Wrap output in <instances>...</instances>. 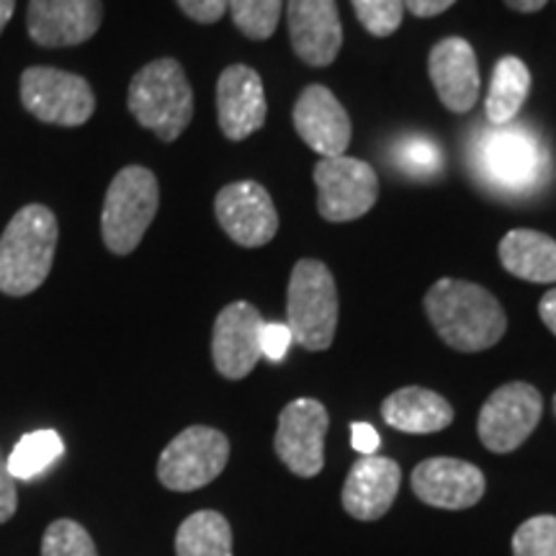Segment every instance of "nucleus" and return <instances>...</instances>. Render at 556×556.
Instances as JSON below:
<instances>
[{
  "instance_id": "0eeeda50",
  "label": "nucleus",
  "mask_w": 556,
  "mask_h": 556,
  "mask_svg": "<svg viewBox=\"0 0 556 556\" xmlns=\"http://www.w3.org/2000/svg\"><path fill=\"white\" fill-rule=\"evenodd\" d=\"M229 441L217 428L191 426L173 438L157 462L160 484L173 492H193L212 484L227 467Z\"/></svg>"
},
{
  "instance_id": "b1692460",
  "label": "nucleus",
  "mask_w": 556,
  "mask_h": 556,
  "mask_svg": "<svg viewBox=\"0 0 556 556\" xmlns=\"http://www.w3.org/2000/svg\"><path fill=\"white\" fill-rule=\"evenodd\" d=\"M176 556H232V528L217 510H199L180 523Z\"/></svg>"
},
{
  "instance_id": "a211bd4d",
  "label": "nucleus",
  "mask_w": 556,
  "mask_h": 556,
  "mask_svg": "<svg viewBox=\"0 0 556 556\" xmlns=\"http://www.w3.org/2000/svg\"><path fill=\"white\" fill-rule=\"evenodd\" d=\"M294 127L299 137L309 144L317 155L338 157L345 155L351 144V116L343 109L330 88L309 86L302 90L294 106Z\"/></svg>"
},
{
  "instance_id": "58836bf2",
  "label": "nucleus",
  "mask_w": 556,
  "mask_h": 556,
  "mask_svg": "<svg viewBox=\"0 0 556 556\" xmlns=\"http://www.w3.org/2000/svg\"><path fill=\"white\" fill-rule=\"evenodd\" d=\"M554 415H556V397H554Z\"/></svg>"
},
{
  "instance_id": "4c0bfd02",
  "label": "nucleus",
  "mask_w": 556,
  "mask_h": 556,
  "mask_svg": "<svg viewBox=\"0 0 556 556\" xmlns=\"http://www.w3.org/2000/svg\"><path fill=\"white\" fill-rule=\"evenodd\" d=\"M13 9H16V0H0V34H3L5 26H9Z\"/></svg>"
},
{
  "instance_id": "6ab92c4d",
  "label": "nucleus",
  "mask_w": 556,
  "mask_h": 556,
  "mask_svg": "<svg viewBox=\"0 0 556 556\" xmlns=\"http://www.w3.org/2000/svg\"><path fill=\"white\" fill-rule=\"evenodd\" d=\"M428 73L443 106L454 114H467L479 99V65L471 45L462 37H448L430 50Z\"/></svg>"
},
{
  "instance_id": "412c9836",
  "label": "nucleus",
  "mask_w": 556,
  "mask_h": 556,
  "mask_svg": "<svg viewBox=\"0 0 556 556\" xmlns=\"http://www.w3.org/2000/svg\"><path fill=\"white\" fill-rule=\"evenodd\" d=\"M381 417L387 426L402 430V433H438L454 422V407L446 397L430 392L426 387H405L389 394L381 405Z\"/></svg>"
},
{
  "instance_id": "423d86ee",
  "label": "nucleus",
  "mask_w": 556,
  "mask_h": 556,
  "mask_svg": "<svg viewBox=\"0 0 556 556\" xmlns=\"http://www.w3.org/2000/svg\"><path fill=\"white\" fill-rule=\"evenodd\" d=\"M475 168L497 191L523 193L544 178L546 152L531 131L503 124L477 135Z\"/></svg>"
},
{
  "instance_id": "5701e85b",
  "label": "nucleus",
  "mask_w": 556,
  "mask_h": 556,
  "mask_svg": "<svg viewBox=\"0 0 556 556\" xmlns=\"http://www.w3.org/2000/svg\"><path fill=\"white\" fill-rule=\"evenodd\" d=\"M528 90H531V73H528L526 62L518 58L500 60L492 73L490 93L484 103L486 119L492 127H503L516 119L528 99Z\"/></svg>"
},
{
  "instance_id": "473e14b6",
  "label": "nucleus",
  "mask_w": 556,
  "mask_h": 556,
  "mask_svg": "<svg viewBox=\"0 0 556 556\" xmlns=\"http://www.w3.org/2000/svg\"><path fill=\"white\" fill-rule=\"evenodd\" d=\"M16 505H18L16 479L11 477L3 451H0V523H5V520L13 518Z\"/></svg>"
},
{
  "instance_id": "f704fd0d",
  "label": "nucleus",
  "mask_w": 556,
  "mask_h": 556,
  "mask_svg": "<svg viewBox=\"0 0 556 556\" xmlns=\"http://www.w3.org/2000/svg\"><path fill=\"white\" fill-rule=\"evenodd\" d=\"M456 0H405V11L415 13L420 18H430L438 16V13L448 11Z\"/></svg>"
},
{
  "instance_id": "9b49d317",
  "label": "nucleus",
  "mask_w": 556,
  "mask_h": 556,
  "mask_svg": "<svg viewBox=\"0 0 556 556\" xmlns=\"http://www.w3.org/2000/svg\"><path fill=\"white\" fill-rule=\"evenodd\" d=\"M330 417L323 402L294 400L278 415L276 454L296 477H317L325 467V435Z\"/></svg>"
},
{
  "instance_id": "7c9ffc66",
  "label": "nucleus",
  "mask_w": 556,
  "mask_h": 556,
  "mask_svg": "<svg viewBox=\"0 0 556 556\" xmlns=\"http://www.w3.org/2000/svg\"><path fill=\"white\" fill-rule=\"evenodd\" d=\"M291 343H294V338H291L289 325H283V323H266V325H263V330H261V353L268 361H274V364H278V361H283V356H287V351H289Z\"/></svg>"
},
{
  "instance_id": "dca6fc26",
  "label": "nucleus",
  "mask_w": 556,
  "mask_h": 556,
  "mask_svg": "<svg viewBox=\"0 0 556 556\" xmlns=\"http://www.w3.org/2000/svg\"><path fill=\"white\" fill-rule=\"evenodd\" d=\"M289 39L294 52L312 67H328L343 47L336 0H289Z\"/></svg>"
},
{
  "instance_id": "9d476101",
  "label": "nucleus",
  "mask_w": 556,
  "mask_h": 556,
  "mask_svg": "<svg viewBox=\"0 0 556 556\" xmlns=\"http://www.w3.org/2000/svg\"><path fill=\"white\" fill-rule=\"evenodd\" d=\"M317 208L328 222H351L377 204L379 178L358 157H323L315 165Z\"/></svg>"
},
{
  "instance_id": "72a5a7b5",
  "label": "nucleus",
  "mask_w": 556,
  "mask_h": 556,
  "mask_svg": "<svg viewBox=\"0 0 556 556\" xmlns=\"http://www.w3.org/2000/svg\"><path fill=\"white\" fill-rule=\"evenodd\" d=\"M351 441H353V448H356L358 454L374 456L379 451L381 438H379L377 430L368 426V422H353V426H351Z\"/></svg>"
},
{
  "instance_id": "a878e982",
  "label": "nucleus",
  "mask_w": 556,
  "mask_h": 556,
  "mask_svg": "<svg viewBox=\"0 0 556 556\" xmlns=\"http://www.w3.org/2000/svg\"><path fill=\"white\" fill-rule=\"evenodd\" d=\"M227 11L232 13L235 26L248 39H268L281 18L283 0H229Z\"/></svg>"
},
{
  "instance_id": "cd10ccee",
  "label": "nucleus",
  "mask_w": 556,
  "mask_h": 556,
  "mask_svg": "<svg viewBox=\"0 0 556 556\" xmlns=\"http://www.w3.org/2000/svg\"><path fill=\"white\" fill-rule=\"evenodd\" d=\"M394 163L413 178H433L443 168V152L433 139L409 137L394 148Z\"/></svg>"
},
{
  "instance_id": "c85d7f7f",
  "label": "nucleus",
  "mask_w": 556,
  "mask_h": 556,
  "mask_svg": "<svg viewBox=\"0 0 556 556\" xmlns=\"http://www.w3.org/2000/svg\"><path fill=\"white\" fill-rule=\"evenodd\" d=\"M513 556H556V518L536 516L513 533Z\"/></svg>"
},
{
  "instance_id": "bb28decb",
  "label": "nucleus",
  "mask_w": 556,
  "mask_h": 556,
  "mask_svg": "<svg viewBox=\"0 0 556 556\" xmlns=\"http://www.w3.org/2000/svg\"><path fill=\"white\" fill-rule=\"evenodd\" d=\"M41 556H99V552L86 528L70 518H60L45 531Z\"/></svg>"
},
{
  "instance_id": "f03ea898",
  "label": "nucleus",
  "mask_w": 556,
  "mask_h": 556,
  "mask_svg": "<svg viewBox=\"0 0 556 556\" xmlns=\"http://www.w3.org/2000/svg\"><path fill=\"white\" fill-rule=\"evenodd\" d=\"M60 227L50 206L26 204L0 235V291L29 296L50 276Z\"/></svg>"
},
{
  "instance_id": "7ed1b4c3",
  "label": "nucleus",
  "mask_w": 556,
  "mask_h": 556,
  "mask_svg": "<svg viewBox=\"0 0 556 556\" xmlns=\"http://www.w3.org/2000/svg\"><path fill=\"white\" fill-rule=\"evenodd\" d=\"M131 116L163 142H176L193 119V90L178 60L144 65L129 83Z\"/></svg>"
},
{
  "instance_id": "aec40b11",
  "label": "nucleus",
  "mask_w": 556,
  "mask_h": 556,
  "mask_svg": "<svg viewBox=\"0 0 556 556\" xmlns=\"http://www.w3.org/2000/svg\"><path fill=\"white\" fill-rule=\"evenodd\" d=\"M402 469L387 456H361L348 471L343 486V507L356 520L384 518L397 500Z\"/></svg>"
},
{
  "instance_id": "4468645a",
  "label": "nucleus",
  "mask_w": 556,
  "mask_h": 556,
  "mask_svg": "<svg viewBox=\"0 0 556 556\" xmlns=\"http://www.w3.org/2000/svg\"><path fill=\"white\" fill-rule=\"evenodd\" d=\"M101 0H29L26 26L39 47H75L101 29Z\"/></svg>"
},
{
  "instance_id": "f3484780",
  "label": "nucleus",
  "mask_w": 556,
  "mask_h": 556,
  "mask_svg": "<svg viewBox=\"0 0 556 556\" xmlns=\"http://www.w3.org/2000/svg\"><path fill=\"white\" fill-rule=\"evenodd\" d=\"M219 129L227 139L240 142L266 124L268 103L261 75L248 65H229L217 83Z\"/></svg>"
},
{
  "instance_id": "39448f33",
  "label": "nucleus",
  "mask_w": 556,
  "mask_h": 556,
  "mask_svg": "<svg viewBox=\"0 0 556 556\" xmlns=\"http://www.w3.org/2000/svg\"><path fill=\"white\" fill-rule=\"evenodd\" d=\"M160 186L155 173L127 165L111 180L101 212L103 245L116 255H129L142 242L157 214Z\"/></svg>"
},
{
  "instance_id": "1a4fd4ad",
  "label": "nucleus",
  "mask_w": 556,
  "mask_h": 556,
  "mask_svg": "<svg viewBox=\"0 0 556 556\" xmlns=\"http://www.w3.org/2000/svg\"><path fill=\"white\" fill-rule=\"evenodd\" d=\"M544 413L539 389L526 381H510L486 397L479 409L477 433L492 454H510L523 446Z\"/></svg>"
},
{
  "instance_id": "2eb2a0df",
  "label": "nucleus",
  "mask_w": 556,
  "mask_h": 556,
  "mask_svg": "<svg viewBox=\"0 0 556 556\" xmlns=\"http://www.w3.org/2000/svg\"><path fill=\"white\" fill-rule=\"evenodd\" d=\"M413 492L426 505L441 510H464L484 495V475L462 458H426L413 471Z\"/></svg>"
},
{
  "instance_id": "f257e3e1",
  "label": "nucleus",
  "mask_w": 556,
  "mask_h": 556,
  "mask_svg": "<svg viewBox=\"0 0 556 556\" xmlns=\"http://www.w3.org/2000/svg\"><path fill=\"white\" fill-rule=\"evenodd\" d=\"M426 312L443 343L462 353H479L500 343L507 330L495 294L471 281L441 278L426 294Z\"/></svg>"
},
{
  "instance_id": "393cba45",
  "label": "nucleus",
  "mask_w": 556,
  "mask_h": 556,
  "mask_svg": "<svg viewBox=\"0 0 556 556\" xmlns=\"http://www.w3.org/2000/svg\"><path fill=\"white\" fill-rule=\"evenodd\" d=\"M65 454V443L58 430H34V433H26L21 441L13 446V451L5 456V464H9L11 477L21 479V482H29V479L39 477L41 471L52 467L58 458Z\"/></svg>"
},
{
  "instance_id": "ddd939ff",
  "label": "nucleus",
  "mask_w": 556,
  "mask_h": 556,
  "mask_svg": "<svg viewBox=\"0 0 556 556\" xmlns=\"http://www.w3.org/2000/svg\"><path fill=\"white\" fill-rule=\"evenodd\" d=\"M266 319L250 302H232L219 312L212 332V358L225 379H245L258 361L261 330Z\"/></svg>"
},
{
  "instance_id": "e433bc0d",
  "label": "nucleus",
  "mask_w": 556,
  "mask_h": 556,
  "mask_svg": "<svg viewBox=\"0 0 556 556\" xmlns=\"http://www.w3.org/2000/svg\"><path fill=\"white\" fill-rule=\"evenodd\" d=\"M505 3L518 13H536L544 9L548 0H505Z\"/></svg>"
},
{
  "instance_id": "2f4dec72",
  "label": "nucleus",
  "mask_w": 556,
  "mask_h": 556,
  "mask_svg": "<svg viewBox=\"0 0 556 556\" xmlns=\"http://www.w3.org/2000/svg\"><path fill=\"white\" fill-rule=\"evenodd\" d=\"M186 16L199 24H214L227 13L229 0H176Z\"/></svg>"
},
{
  "instance_id": "c9c22d12",
  "label": "nucleus",
  "mask_w": 556,
  "mask_h": 556,
  "mask_svg": "<svg viewBox=\"0 0 556 556\" xmlns=\"http://www.w3.org/2000/svg\"><path fill=\"white\" fill-rule=\"evenodd\" d=\"M539 315L544 319V325L556 336V289L546 291L544 299L539 304Z\"/></svg>"
},
{
  "instance_id": "c756f323",
  "label": "nucleus",
  "mask_w": 556,
  "mask_h": 556,
  "mask_svg": "<svg viewBox=\"0 0 556 556\" xmlns=\"http://www.w3.org/2000/svg\"><path fill=\"white\" fill-rule=\"evenodd\" d=\"M364 29L374 37H389L405 18V0H351Z\"/></svg>"
},
{
  "instance_id": "f8f14e48",
  "label": "nucleus",
  "mask_w": 556,
  "mask_h": 556,
  "mask_svg": "<svg viewBox=\"0 0 556 556\" xmlns=\"http://www.w3.org/2000/svg\"><path fill=\"white\" fill-rule=\"evenodd\" d=\"M214 212L227 238L242 248H263L278 232L274 199L255 180L225 186L214 199Z\"/></svg>"
},
{
  "instance_id": "20e7f679",
  "label": "nucleus",
  "mask_w": 556,
  "mask_h": 556,
  "mask_svg": "<svg viewBox=\"0 0 556 556\" xmlns=\"http://www.w3.org/2000/svg\"><path fill=\"white\" fill-rule=\"evenodd\" d=\"M287 325L291 338L307 351H328L338 330L336 278L323 261H299L289 278Z\"/></svg>"
},
{
  "instance_id": "6e6552de",
  "label": "nucleus",
  "mask_w": 556,
  "mask_h": 556,
  "mask_svg": "<svg viewBox=\"0 0 556 556\" xmlns=\"http://www.w3.org/2000/svg\"><path fill=\"white\" fill-rule=\"evenodd\" d=\"M21 103L34 119L58 124V127H80L96 111V96L90 83L58 67L24 70Z\"/></svg>"
},
{
  "instance_id": "4be33fe9",
  "label": "nucleus",
  "mask_w": 556,
  "mask_h": 556,
  "mask_svg": "<svg viewBox=\"0 0 556 556\" xmlns=\"http://www.w3.org/2000/svg\"><path fill=\"white\" fill-rule=\"evenodd\" d=\"M500 263L507 274L531 283L556 281V240L536 229H513L500 240Z\"/></svg>"
}]
</instances>
